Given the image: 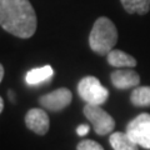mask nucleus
<instances>
[{
	"instance_id": "1",
	"label": "nucleus",
	"mask_w": 150,
	"mask_h": 150,
	"mask_svg": "<svg viewBox=\"0 0 150 150\" xmlns=\"http://www.w3.org/2000/svg\"><path fill=\"white\" fill-rule=\"evenodd\" d=\"M0 25L21 39L34 35L38 21L29 0H0Z\"/></svg>"
},
{
	"instance_id": "2",
	"label": "nucleus",
	"mask_w": 150,
	"mask_h": 150,
	"mask_svg": "<svg viewBox=\"0 0 150 150\" xmlns=\"http://www.w3.org/2000/svg\"><path fill=\"white\" fill-rule=\"evenodd\" d=\"M118 41V30L110 19L101 16L96 19L89 35V44L96 54H109Z\"/></svg>"
},
{
	"instance_id": "3",
	"label": "nucleus",
	"mask_w": 150,
	"mask_h": 150,
	"mask_svg": "<svg viewBox=\"0 0 150 150\" xmlns=\"http://www.w3.org/2000/svg\"><path fill=\"white\" fill-rule=\"evenodd\" d=\"M78 93L83 100H85L88 104L94 105H101L109 96V91L101 85L99 79L95 76L83 78L78 84Z\"/></svg>"
},
{
	"instance_id": "4",
	"label": "nucleus",
	"mask_w": 150,
	"mask_h": 150,
	"mask_svg": "<svg viewBox=\"0 0 150 150\" xmlns=\"http://www.w3.org/2000/svg\"><path fill=\"white\" fill-rule=\"evenodd\" d=\"M84 114L93 124L95 133L99 135L109 134L115 128V120L99 105L86 104L84 108Z\"/></svg>"
},
{
	"instance_id": "5",
	"label": "nucleus",
	"mask_w": 150,
	"mask_h": 150,
	"mask_svg": "<svg viewBox=\"0 0 150 150\" xmlns=\"http://www.w3.org/2000/svg\"><path fill=\"white\" fill-rule=\"evenodd\" d=\"M128 133L135 143L145 149H150V115L140 114L126 126Z\"/></svg>"
},
{
	"instance_id": "6",
	"label": "nucleus",
	"mask_w": 150,
	"mask_h": 150,
	"mask_svg": "<svg viewBox=\"0 0 150 150\" xmlns=\"http://www.w3.org/2000/svg\"><path fill=\"white\" fill-rule=\"evenodd\" d=\"M73 99L71 91L67 88H60L40 98V104L51 111H60L70 105Z\"/></svg>"
},
{
	"instance_id": "7",
	"label": "nucleus",
	"mask_w": 150,
	"mask_h": 150,
	"mask_svg": "<svg viewBox=\"0 0 150 150\" xmlns=\"http://www.w3.org/2000/svg\"><path fill=\"white\" fill-rule=\"evenodd\" d=\"M25 124L35 134L45 135L49 130V116L41 109H30L25 115Z\"/></svg>"
},
{
	"instance_id": "8",
	"label": "nucleus",
	"mask_w": 150,
	"mask_h": 150,
	"mask_svg": "<svg viewBox=\"0 0 150 150\" xmlns=\"http://www.w3.org/2000/svg\"><path fill=\"white\" fill-rule=\"evenodd\" d=\"M111 81L118 89H129L138 85L140 83V76L134 70L120 69L111 73Z\"/></svg>"
},
{
	"instance_id": "9",
	"label": "nucleus",
	"mask_w": 150,
	"mask_h": 150,
	"mask_svg": "<svg viewBox=\"0 0 150 150\" xmlns=\"http://www.w3.org/2000/svg\"><path fill=\"white\" fill-rule=\"evenodd\" d=\"M110 145L114 150H139L138 143H135L128 133L121 131H115L111 134Z\"/></svg>"
},
{
	"instance_id": "10",
	"label": "nucleus",
	"mask_w": 150,
	"mask_h": 150,
	"mask_svg": "<svg viewBox=\"0 0 150 150\" xmlns=\"http://www.w3.org/2000/svg\"><path fill=\"white\" fill-rule=\"evenodd\" d=\"M54 70L50 65H45L41 68H36V69H31L30 71H28L25 75V81L29 85H38V84L46 81L53 76Z\"/></svg>"
},
{
	"instance_id": "11",
	"label": "nucleus",
	"mask_w": 150,
	"mask_h": 150,
	"mask_svg": "<svg viewBox=\"0 0 150 150\" xmlns=\"http://www.w3.org/2000/svg\"><path fill=\"white\" fill-rule=\"evenodd\" d=\"M108 63L115 68H133L137 65V60L121 50H111L108 54Z\"/></svg>"
},
{
	"instance_id": "12",
	"label": "nucleus",
	"mask_w": 150,
	"mask_h": 150,
	"mask_svg": "<svg viewBox=\"0 0 150 150\" xmlns=\"http://www.w3.org/2000/svg\"><path fill=\"white\" fill-rule=\"evenodd\" d=\"M125 11L129 14H144L150 10V0H120Z\"/></svg>"
},
{
	"instance_id": "13",
	"label": "nucleus",
	"mask_w": 150,
	"mask_h": 150,
	"mask_svg": "<svg viewBox=\"0 0 150 150\" xmlns=\"http://www.w3.org/2000/svg\"><path fill=\"white\" fill-rule=\"evenodd\" d=\"M130 99L135 106H150V86H140L134 89Z\"/></svg>"
},
{
	"instance_id": "14",
	"label": "nucleus",
	"mask_w": 150,
	"mask_h": 150,
	"mask_svg": "<svg viewBox=\"0 0 150 150\" xmlns=\"http://www.w3.org/2000/svg\"><path fill=\"white\" fill-rule=\"evenodd\" d=\"M76 150H104L100 144H98L93 140H83L78 144Z\"/></svg>"
},
{
	"instance_id": "15",
	"label": "nucleus",
	"mask_w": 150,
	"mask_h": 150,
	"mask_svg": "<svg viewBox=\"0 0 150 150\" xmlns=\"http://www.w3.org/2000/svg\"><path fill=\"white\" fill-rule=\"evenodd\" d=\"M76 133H78V135H80V137H84V135H86V134L89 133V125H85V124L79 125L78 129H76Z\"/></svg>"
},
{
	"instance_id": "16",
	"label": "nucleus",
	"mask_w": 150,
	"mask_h": 150,
	"mask_svg": "<svg viewBox=\"0 0 150 150\" xmlns=\"http://www.w3.org/2000/svg\"><path fill=\"white\" fill-rule=\"evenodd\" d=\"M3 78H4V67L1 65L0 67V80H3Z\"/></svg>"
},
{
	"instance_id": "17",
	"label": "nucleus",
	"mask_w": 150,
	"mask_h": 150,
	"mask_svg": "<svg viewBox=\"0 0 150 150\" xmlns=\"http://www.w3.org/2000/svg\"><path fill=\"white\" fill-rule=\"evenodd\" d=\"M3 110H4V100L0 99V111H3Z\"/></svg>"
}]
</instances>
